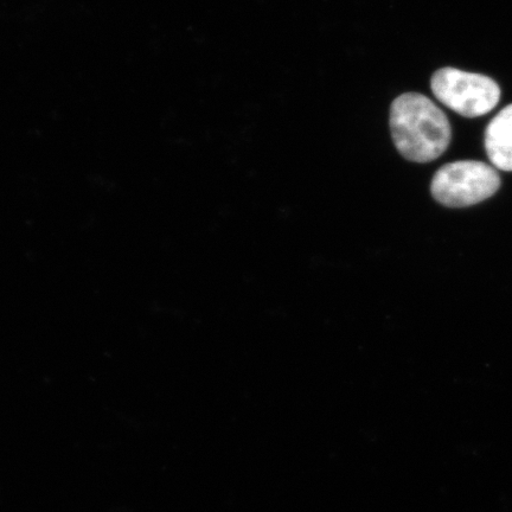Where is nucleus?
Here are the masks:
<instances>
[{
  "instance_id": "3",
  "label": "nucleus",
  "mask_w": 512,
  "mask_h": 512,
  "mask_svg": "<svg viewBox=\"0 0 512 512\" xmlns=\"http://www.w3.org/2000/svg\"><path fill=\"white\" fill-rule=\"evenodd\" d=\"M431 85L441 104L466 118L488 114L501 99V88L488 76L454 68L438 70Z\"/></svg>"
},
{
  "instance_id": "4",
  "label": "nucleus",
  "mask_w": 512,
  "mask_h": 512,
  "mask_svg": "<svg viewBox=\"0 0 512 512\" xmlns=\"http://www.w3.org/2000/svg\"><path fill=\"white\" fill-rule=\"evenodd\" d=\"M485 149L498 170L512 171V104L490 121L485 132Z\"/></svg>"
},
{
  "instance_id": "1",
  "label": "nucleus",
  "mask_w": 512,
  "mask_h": 512,
  "mask_svg": "<svg viewBox=\"0 0 512 512\" xmlns=\"http://www.w3.org/2000/svg\"><path fill=\"white\" fill-rule=\"evenodd\" d=\"M390 131L396 149L412 162L439 158L451 142V126L443 111L427 96L406 93L390 107Z\"/></svg>"
},
{
  "instance_id": "2",
  "label": "nucleus",
  "mask_w": 512,
  "mask_h": 512,
  "mask_svg": "<svg viewBox=\"0 0 512 512\" xmlns=\"http://www.w3.org/2000/svg\"><path fill=\"white\" fill-rule=\"evenodd\" d=\"M501 187V177L492 166L477 160L446 164L435 174L432 195L446 207H470L488 200Z\"/></svg>"
}]
</instances>
